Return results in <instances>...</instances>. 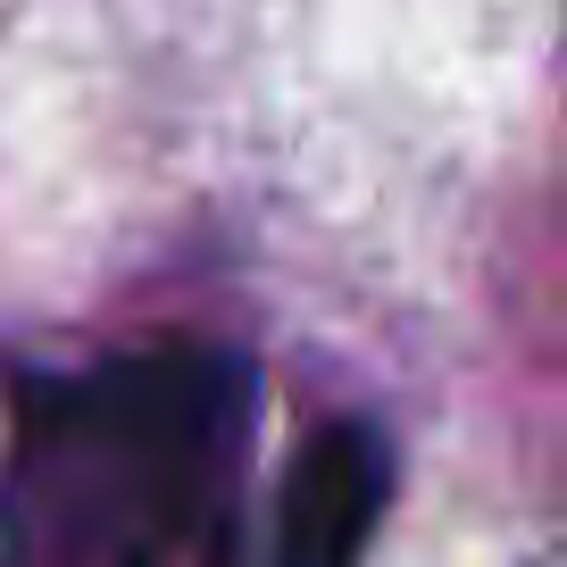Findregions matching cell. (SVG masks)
<instances>
[{
  "label": "cell",
  "mask_w": 567,
  "mask_h": 567,
  "mask_svg": "<svg viewBox=\"0 0 567 567\" xmlns=\"http://www.w3.org/2000/svg\"><path fill=\"white\" fill-rule=\"evenodd\" d=\"M375 493H384V460L368 434L359 425L318 434V451L292 476V501H284V567H351L368 543Z\"/></svg>",
  "instance_id": "6da1fadb"
}]
</instances>
